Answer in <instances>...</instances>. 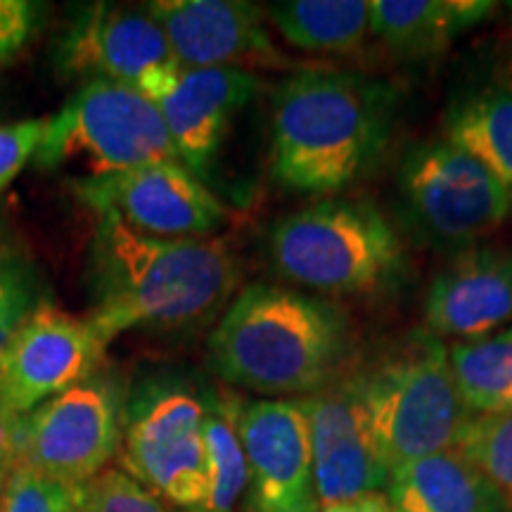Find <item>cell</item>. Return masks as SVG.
Wrapping results in <instances>:
<instances>
[{
  "instance_id": "obj_8",
  "label": "cell",
  "mask_w": 512,
  "mask_h": 512,
  "mask_svg": "<svg viewBox=\"0 0 512 512\" xmlns=\"http://www.w3.org/2000/svg\"><path fill=\"white\" fill-rule=\"evenodd\" d=\"M396 183L406 223L437 247L472 245L501 228L512 211L501 178L446 138L413 147Z\"/></svg>"
},
{
  "instance_id": "obj_27",
  "label": "cell",
  "mask_w": 512,
  "mask_h": 512,
  "mask_svg": "<svg viewBox=\"0 0 512 512\" xmlns=\"http://www.w3.org/2000/svg\"><path fill=\"white\" fill-rule=\"evenodd\" d=\"M3 512H81L76 489L62 486L19 465L3 496Z\"/></svg>"
},
{
  "instance_id": "obj_19",
  "label": "cell",
  "mask_w": 512,
  "mask_h": 512,
  "mask_svg": "<svg viewBox=\"0 0 512 512\" xmlns=\"http://www.w3.org/2000/svg\"><path fill=\"white\" fill-rule=\"evenodd\" d=\"M491 8L486 0H375L370 36L403 60H427L477 27Z\"/></svg>"
},
{
  "instance_id": "obj_20",
  "label": "cell",
  "mask_w": 512,
  "mask_h": 512,
  "mask_svg": "<svg viewBox=\"0 0 512 512\" xmlns=\"http://www.w3.org/2000/svg\"><path fill=\"white\" fill-rule=\"evenodd\" d=\"M266 17L290 46L306 53L356 55L370 36L366 0H285L266 5Z\"/></svg>"
},
{
  "instance_id": "obj_32",
  "label": "cell",
  "mask_w": 512,
  "mask_h": 512,
  "mask_svg": "<svg viewBox=\"0 0 512 512\" xmlns=\"http://www.w3.org/2000/svg\"><path fill=\"white\" fill-rule=\"evenodd\" d=\"M0 408H5V403H3V394H0Z\"/></svg>"
},
{
  "instance_id": "obj_15",
  "label": "cell",
  "mask_w": 512,
  "mask_h": 512,
  "mask_svg": "<svg viewBox=\"0 0 512 512\" xmlns=\"http://www.w3.org/2000/svg\"><path fill=\"white\" fill-rule=\"evenodd\" d=\"M299 403L309 420L320 508L382 494L392 472L377 458L349 384H330L323 392L299 399Z\"/></svg>"
},
{
  "instance_id": "obj_6",
  "label": "cell",
  "mask_w": 512,
  "mask_h": 512,
  "mask_svg": "<svg viewBox=\"0 0 512 512\" xmlns=\"http://www.w3.org/2000/svg\"><path fill=\"white\" fill-rule=\"evenodd\" d=\"M166 159L178 155L155 102L119 83L91 79L46 119L34 164H76L86 171L83 178H100Z\"/></svg>"
},
{
  "instance_id": "obj_33",
  "label": "cell",
  "mask_w": 512,
  "mask_h": 512,
  "mask_svg": "<svg viewBox=\"0 0 512 512\" xmlns=\"http://www.w3.org/2000/svg\"><path fill=\"white\" fill-rule=\"evenodd\" d=\"M392 512H396V510H394V508H392Z\"/></svg>"
},
{
  "instance_id": "obj_26",
  "label": "cell",
  "mask_w": 512,
  "mask_h": 512,
  "mask_svg": "<svg viewBox=\"0 0 512 512\" xmlns=\"http://www.w3.org/2000/svg\"><path fill=\"white\" fill-rule=\"evenodd\" d=\"M81 512H171L162 498L145 489L121 467H107L76 489Z\"/></svg>"
},
{
  "instance_id": "obj_13",
  "label": "cell",
  "mask_w": 512,
  "mask_h": 512,
  "mask_svg": "<svg viewBox=\"0 0 512 512\" xmlns=\"http://www.w3.org/2000/svg\"><path fill=\"white\" fill-rule=\"evenodd\" d=\"M235 425L249 470V512H320L309 420L299 399L235 396Z\"/></svg>"
},
{
  "instance_id": "obj_31",
  "label": "cell",
  "mask_w": 512,
  "mask_h": 512,
  "mask_svg": "<svg viewBox=\"0 0 512 512\" xmlns=\"http://www.w3.org/2000/svg\"><path fill=\"white\" fill-rule=\"evenodd\" d=\"M320 512H392V505H389L387 494H370L349 503L330 505V508H323Z\"/></svg>"
},
{
  "instance_id": "obj_5",
  "label": "cell",
  "mask_w": 512,
  "mask_h": 512,
  "mask_svg": "<svg viewBox=\"0 0 512 512\" xmlns=\"http://www.w3.org/2000/svg\"><path fill=\"white\" fill-rule=\"evenodd\" d=\"M275 271L290 283L328 294H368L396 280L399 235L368 202L323 200L292 211L271 228Z\"/></svg>"
},
{
  "instance_id": "obj_17",
  "label": "cell",
  "mask_w": 512,
  "mask_h": 512,
  "mask_svg": "<svg viewBox=\"0 0 512 512\" xmlns=\"http://www.w3.org/2000/svg\"><path fill=\"white\" fill-rule=\"evenodd\" d=\"M425 320L434 337L460 342L505 330L512 323V249H467L432 280Z\"/></svg>"
},
{
  "instance_id": "obj_22",
  "label": "cell",
  "mask_w": 512,
  "mask_h": 512,
  "mask_svg": "<svg viewBox=\"0 0 512 512\" xmlns=\"http://www.w3.org/2000/svg\"><path fill=\"white\" fill-rule=\"evenodd\" d=\"M448 363L467 413L512 411V328L451 344Z\"/></svg>"
},
{
  "instance_id": "obj_25",
  "label": "cell",
  "mask_w": 512,
  "mask_h": 512,
  "mask_svg": "<svg viewBox=\"0 0 512 512\" xmlns=\"http://www.w3.org/2000/svg\"><path fill=\"white\" fill-rule=\"evenodd\" d=\"M48 299L41 294L36 266L15 240L0 233V356L19 325Z\"/></svg>"
},
{
  "instance_id": "obj_9",
  "label": "cell",
  "mask_w": 512,
  "mask_h": 512,
  "mask_svg": "<svg viewBox=\"0 0 512 512\" xmlns=\"http://www.w3.org/2000/svg\"><path fill=\"white\" fill-rule=\"evenodd\" d=\"M124 389L95 373L22 415L19 465L69 489L107 470L124 437Z\"/></svg>"
},
{
  "instance_id": "obj_1",
  "label": "cell",
  "mask_w": 512,
  "mask_h": 512,
  "mask_svg": "<svg viewBox=\"0 0 512 512\" xmlns=\"http://www.w3.org/2000/svg\"><path fill=\"white\" fill-rule=\"evenodd\" d=\"M240 280V259L226 240L152 238L100 214L88 323L105 344L136 328H192L226 311Z\"/></svg>"
},
{
  "instance_id": "obj_28",
  "label": "cell",
  "mask_w": 512,
  "mask_h": 512,
  "mask_svg": "<svg viewBox=\"0 0 512 512\" xmlns=\"http://www.w3.org/2000/svg\"><path fill=\"white\" fill-rule=\"evenodd\" d=\"M46 119H22L0 126V190L27 169L41 145Z\"/></svg>"
},
{
  "instance_id": "obj_18",
  "label": "cell",
  "mask_w": 512,
  "mask_h": 512,
  "mask_svg": "<svg viewBox=\"0 0 512 512\" xmlns=\"http://www.w3.org/2000/svg\"><path fill=\"white\" fill-rule=\"evenodd\" d=\"M387 498L396 512H512L498 486L456 448L399 467Z\"/></svg>"
},
{
  "instance_id": "obj_2",
  "label": "cell",
  "mask_w": 512,
  "mask_h": 512,
  "mask_svg": "<svg viewBox=\"0 0 512 512\" xmlns=\"http://www.w3.org/2000/svg\"><path fill=\"white\" fill-rule=\"evenodd\" d=\"M399 98L389 83L339 69H299L273 95L271 174L285 190L332 195L377 164Z\"/></svg>"
},
{
  "instance_id": "obj_7",
  "label": "cell",
  "mask_w": 512,
  "mask_h": 512,
  "mask_svg": "<svg viewBox=\"0 0 512 512\" xmlns=\"http://www.w3.org/2000/svg\"><path fill=\"white\" fill-rule=\"evenodd\" d=\"M119 465L145 489L183 512H204L209 463L204 399L174 380H147L124 403Z\"/></svg>"
},
{
  "instance_id": "obj_10",
  "label": "cell",
  "mask_w": 512,
  "mask_h": 512,
  "mask_svg": "<svg viewBox=\"0 0 512 512\" xmlns=\"http://www.w3.org/2000/svg\"><path fill=\"white\" fill-rule=\"evenodd\" d=\"M55 64L67 76L119 83L155 105L183 72L147 5L143 10L88 5L57 41Z\"/></svg>"
},
{
  "instance_id": "obj_12",
  "label": "cell",
  "mask_w": 512,
  "mask_h": 512,
  "mask_svg": "<svg viewBox=\"0 0 512 512\" xmlns=\"http://www.w3.org/2000/svg\"><path fill=\"white\" fill-rule=\"evenodd\" d=\"M107 344L88 318H74L43 302L19 325L0 356L5 408L27 415L100 370Z\"/></svg>"
},
{
  "instance_id": "obj_16",
  "label": "cell",
  "mask_w": 512,
  "mask_h": 512,
  "mask_svg": "<svg viewBox=\"0 0 512 512\" xmlns=\"http://www.w3.org/2000/svg\"><path fill=\"white\" fill-rule=\"evenodd\" d=\"M259 86L245 69H183L157 102L178 159L197 178L207 181L230 121L254 100Z\"/></svg>"
},
{
  "instance_id": "obj_29",
  "label": "cell",
  "mask_w": 512,
  "mask_h": 512,
  "mask_svg": "<svg viewBox=\"0 0 512 512\" xmlns=\"http://www.w3.org/2000/svg\"><path fill=\"white\" fill-rule=\"evenodd\" d=\"M41 5L31 0H0V60H10L31 41Z\"/></svg>"
},
{
  "instance_id": "obj_4",
  "label": "cell",
  "mask_w": 512,
  "mask_h": 512,
  "mask_svg": "<svg viewBox=\"0 0 512 512\" xmlns=\"http://www.w3.org/2000/svg\"><path fill=\"white\" fill-rule=\"evenodd\" d=\"M377 458L389 472L453 451L467 420L448 349L432 332H413L373 366L347 380Z\"/></svg>"
},
{
  "instance_id": "obj_23",
  "label": "cell",
  "mask_w": 512,
  "mask_h": 512,
  "mask_svg": "<svg viewBox=\"0 0 512 512\" xmlns=\"http://www.w3.org/2000/svg\"><path fill=\"white\" fill-rule=\"evenodd\" d=\"M204 444L209 463V501L204 512H238L249 494V470L235 425V396L204 399Z\"/></svg>"
},
{
  "instance_id": "obj_3",
  "label": "cell",
  "mask_w": 512,
  "mask_h": 512,
  "mask_svg": "<svg viewBox=\"0 0 512 512\" xmlns=\"http://www.w3.org/2000/svg\"><path fill=\"white\" fill-rule=\"evenodd\" d=\"M351 323L328 299L280 285L242 287L209 335V366L266 396L318 394L351 356Z\"/></svg>"
},
{
  "instance_id": "obj_24",
  "label": "cell",
  "mask_w": 512,
  "mask_h": 512,
  "mask_svg": "<svg viewBox=\"0 0 512 512\" xmlns=\"http://www.w3.org/2000/svg\"><path fill=\"white\" fill-rule=\"evenodd\" d=\"M456 451L512 503V411L472 415Z\"/></svg>"
},
{
  "instance_id": "obj_21",
  "label": "cell",
  "mask_w": 512,
  "mask_h": 512,
  "mask_svg": "<svg viewBox=\"0 0 512 512\" xmlns=\"http://www.w3.org/2000/svg\"><path fill=\"white\" fill-rule=\"evenodd\" d=\"M446 140L494 171L512 195V79L458 100L448 110Z\"/></svg>"
},
{
  "instance_id": "obj_30",
  "label": "cell",
  "mask_w": 512,
  "mask_h": 512,
  "mask_svg": "<svg viewBox=\"0 0 512 512\" xmlns=\"http://www.w3.org/2000/svg\"><path fill=\"white\" fill-rule=\"evenodd\" d=\"M19 427H22V415L0 408V512H3L5 486L19 467Z\"/></svg>"
},
{
  "instance_id": "obj_14",
  "label": "cell",
  "mask_w": 512,
  "mask_h": 512,
  "mask_svg": "<svg viewBox=\"0 0 512 512\" xmlns=\"http://www.w3.org/2000/svg\"><path fill=\"white\" fill-rule=\"evenodd\" d=\"M181 69L285 67L266 8L245 0H157L147 5Z\"/></svg>"
},
{
  "instance_id": "obj_11",
  "label": "cell",
  "mask_w": 512,
  "mask_h": 512,
  "mask_svg": "<svg viewBox=\"0 0 512 512\" xmlns=\"http://www.w3.org/2000/svg\"><path fill=\"white\" fill-rule=\"evenodd\" d=\"M83 204L117 216L128 228L152 238H209L228 221L219 197L178 159L152 162L74 183Z\"/></svg>"
}]
</instances>
